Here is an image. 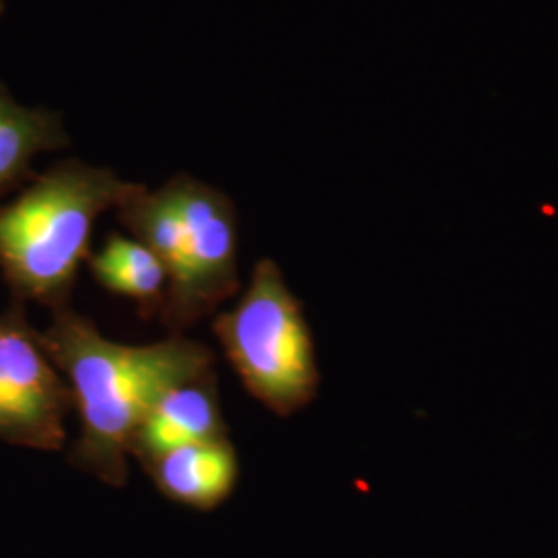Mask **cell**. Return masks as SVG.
<instances>
[{"mask_svg": "<svg viewBox=\"0 0 558 558\" xmlns=\"http://www.w3.org/2000/svg\"><path fill=\"white\" fill-rule=\"evenodd\" d=\"M40 339L69 380L81 418L69 463L110 486L126 482L129 445L156 399L216 362L207 345L184 336L147 345L117 343L71 306L52 313Z\"/></svg>", "mask_w": 558, "mask_h": 558, "instance_id": "obj_1", "label": "cell"}, {"mask_svg": "<svg viewBox=\"0 0 558 558\" xmlns=\"http://www.w3.org/2000/svg\"><path fill=\"white\" fill-rule=\"evenodd\" d=\"M137 189L112 170L62 160L0 203V274L17 304L66 308L96 221Z\"/></svg>", "mask_w": 558, "mask_h": 558, "instance_id": "obj_2", "label": "cell"}, {"mask_svg": "<svg viewBox=\"0 0 558 558\" xmlns=\"http://www.w3.org/2000/svg\"><path fill=\"white\" fill-rule=\"evenodd\" d=\"M214 333L244 389L279 418L319 393L311 325L278 263L260 259L234 308L216 315Z\"/></svg>", "mask_w": 558, "mask_h": 558, "instance_id": "obj_3", "label": "cell"}, {"mask_svg": "<svg viewBox=\"0 0 558 558\" xmlns=\"http://www.w3.org/2000/svg\"><path fill=\"white\" fill-rule=\"evenodd\" d=\"M170 182L184 239L158 319L170 336H182L239 292V216L232 199L211 184L189 174Z\"/></svg>", "mask_w": 558, "mask_h": 558, "instance_id": "obj_4", "label": "cell"}, {"mask_svg": "<svg viewBox=\"0 0 558 558\" xmlns=\"http://www.w3.org/2000/svg\"><path fill=\"white\" fill-rule=\"evenodd\" d=\"M71 410L75 398L69 380L46 352L25 304L13 302L0 315V442L60 451Z\"/></svg>", "mask_w": 558, "mask_h": 558, "instance_id": "obj_5", "label": "cell"}, {"mask_svg": "<svg viewBox=\"0 0 558 558\" xmlns=\"http://www.w3.org/2000/svg\"><path fill=\"white\" fill-rule=\"evenodd\" d=\"M230 439L221 412L216 371L184 380L163 391L135 430L129 456L140 463L170 449Z\"/></svg>", "mask_w": 558, "mask_h": 558, "instance_id": "obj_6", "label": "cell"}, {"mask_svg": "<svg viewBox=\"0 0 558 558\" xmlns=\"http://www.w3.org/2000/svg\"><path fill=\"white\" fill-rule=\"evenodd\" d=\"M163 497L201 511L230 497L240 463L230 439L184 445L141 463Z\"/></svg>", "mask_w": 558, "mask_h": 558, "instance_id": "obj_7", "label": "cell"}, {"mask_svg": "<svg viewBox=\"0 0 558 558\" xmlns=\"http://www.w3.org/2000/svg\"><path fill=\"white\" fill-rule=\"evenodd\" d=\"M69 145L59 112L27 108L0 83V197L29 184L38 174L32 161Z\"/></svg>", "mask_w": 558, "mask_h": 558, "instance_id": "obj_8", "label": "cell"}, {"mask_svg": "<svg viewBox=\"0 0 558 558\" xmlns=\"http://www.w3.org/2000/svg\"><path fill=\"white\" fill-rule=\"evenodd\" d=\"M87 265L104 290L137 304L141 319L160 315L168 294V271L140 240L112 232Z\"/></svg>", "mask_w": 558, "mask_h": 558, "instance_id": "obj_9", "label": "cell"}, {"mask_svg": "<svg viewBox=\"0 0 558 558\" xmlns=\"http://www.w3.org/2000/svg\"><path fill=\"white\" fill-rule=\"evenodd\" d=\"M2 11H4V2L0 0V15H2Z\"/></svg>", "mask_w": 558, "mask_h": 558, "instance_id": "obj_10", "label": "cell"}]
</instances>
